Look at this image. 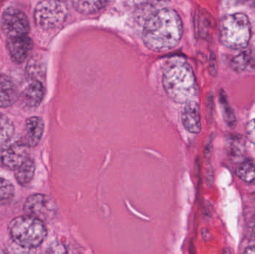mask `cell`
I'll return each instance as SVG.
<instances>
[{
	"mask_svg": "<svg viewBox=\"0 0 255 254\" xmlns=\"http://www.w3.org/2000/svg\"><path fill=\"white\" fill-rule=\"evenodd\" d=\"M19 98V92L13 81L0 73V108L13 105Z\"/></svg>",
	"mask_w": 255,
	"mask_h": 254,
	"instance_id": "obj_13",
	"label": "cell"
},
{
	"mask_svg": "<svg viewBox=\"0 0 255 254\" xmlns=\"http://www.w3.org/2000/svg\"><path fill=\"white\" fill-rule=\"evenodd\" d=\"M44 122L39 116H31L27 119L24 128L23 139L21 141L28 148L37 146L44 132Z\"/></svg>",
	"mask_w": 255,
	"mask_h": 254,
	"instance_id": "obj_10",
	"label": "cell"
},
{
	"mask_svg": "<svg viewBox=\"0 0 255 254\" xmlns=\"http://www.w3.org/2000/svg\"><path fill=\"white\" fill-rule=\"evenodd\" d=\"M44 254H68V252L63 243L54 242L49 245V247L45 251Z\"/></svg>",
	"mask_w": 255,
	"mask_h": 254,
	"instance_id": "obj_22",
	"label": "cell"
},
{
	"mask_svg": "<svg viewBox=\"0 0 255 254\" xmlns=\"http://www.w3.org/2000/svg\"><path fill=\"white\" fill-rule=\"evenodd\" d=\"M14 193L13 185L9 180L0 177V205L11 200Z\"/></svg>",
	"mask_w": 255,
	"mask_h": 254,
	"instance_id": "obj_19",
	"label": "cell"
},
{
	"mask_svg": "<svg viewBox=\"0 0 255 254\" xmlns=\"http://www.w3.org/2000/svg\"><path fill=\"white\" fill-rule=\"evenodd\" d=\"M236 174L244 183L255 184V163L252 161L241 163L237 168Z\"/></svg>",
	"mask_w": 255,
	"mask_h": 254,
	"instance_id": "obj_17",
	"label": "cell"
},
{
	"mask_svg": "<svg viewBox=\"0 0 255 254\" xmlns=\"http://www.w3.org/2000/svg\"><path fill=\"white\" fill-rule=\"evenodd\" d=\"M67 7L64 2L58 1H39L34 8V21L43 30L58 28L65 21Z\"/></svg>",
	"mask_w": 255,
	"mask_h": 254,
	"instance_id": "obj_5",
	"label": "cell"
},
{
	"mask_svg": "<svg viewBox=\"0 0 255 254\" xmlns=\"http://www.w3.org/2000/svg\"><path fill=\"white\" fill-rule=\"evenodd\" d=\"M243 254H255V246L247 247Z\"/></svg>",
	"mask_w": 255,
	"mask_h": 254,
	"instance_id": "obj_25",
	"label": "cell"
},
{
	"mask_svg": "<svg viewBox=\"0 0 255 254\" xmlns=\"http://www.w3.org/2000/svg\"><path fill=\"white\" fill-rule=\"evenodd\" d=\"M181 121L184 128L192 134H198L202 128L201 114L199 106L195 101L186 104L182 113Z\"/></svg>",
	"mask_w": 255,
	"mask_h": 254,
	"instance_id": "obj_11",
	"label": "cell"
},
{
	"mask_svg": "<svg viewBox=\"0 0 255 254\" xmlns=\"http://www.w3.org/2000/svg\"><path fill=\"white\" fill-rule=\"evenodd\" d=\"M231 66L238 73L253 70L255 68V53L253 49H244L241 53L234 57Z\"/></svg>",
	"mask_w": 255,
	"mask_h": 254,
	"instance_id": "obj_14",
	"label": "cell"
},
{
	"mask_svg": "<svg viewBox=\"0 0 255 254\" xmlns=\"http://www.w3.org/2000/svg\"><path fill=\"white\" fill-rule=\"evenodd\" d=\"M247 236L249 240L255 242V215L250 219L247 228Z\"/></svg>",
	"mask_w": 255,
	"mask_h": 254,
	"instance_id": "obj_24",
	"label": "cell"
},
{
	"mask_svg": "<svg viewBox=\"0 0 255 254\" xmlns=\"http://www.w3.org/2000/svg\"><path fill=\"white\" fill-rule=\"evenodd\" d=\"M220 102L221 103L222 107H223V116H224L225 120L227 122L229 126H230L231 128H235L237 124L236 117L234 114L233 110L228 102L227 98L223 94V91H221V93L220 95Z\"/></svg>",
	"mask_w": 255,
	"mask_h": 254,
	"instance_id": "obj_20",
	"label": "cell"
},
{
	"mask_svg": "<svg viewBox=\"0 0 255 254\" xmlns=\"http://www.w3.org/2000/svg\"><path fill=\"white\" fill-rule=\"evenodd\" d=\"M162 80L165 92L171 100L180 104L193 101L197 85L194 73L187 62L176 60L168 64Z\"/></svg>",
	"mask_w": 255,
	"mask_h": 254,
	"instance_id": "obj_2",
	"label": "cell"
},
{
	"mask_svg": "<svg viewBox=\"0 0 255 254\" xmlns=\"http://www.w3.org/2000/svg\"><path fill=\"white\" fill-rule=\"evenodd\" d=\"M0 254H6L5 252L3 249H1V248H0Z\"/></svg>",
	"mask_w": 255,
	"mask_h": 254,
	"instance_id": "obj_27",
	"label": "cell"
},
{
	"mask_svg": "<svg viewBox=\"0 0 255 254\" xmlns=\"http://www.w3.org/2000/svg\"><path fill=\"white\" fill-rule=\"evenodd\" d=\"M72 4L77 11L83 14L97 13L106 7L108 1H73Z\"/></svg>",
	"mask_w": 255,
	"mask_h": 254,
	"instance_id": "obj_16",
	"label": "cell"
},
{
	"mask_svg": "<svg viewBox=\"0 0 255 254\" xmlns=\"http://www.w3.org/2000/svg\"><path fill=\"white\" fill-rule=\"evenodd\" d=\"M182 35V21L178 13L173 9L162 8L145 21L142 40L150 50L165 52L178 46Z\"/></svg>",
	"mask_w": 255,
	"mask_h": 254,
	"instance_id": "obj_1",
	"label": "cell"
},
{
	"mask_svg": "<svg viewBox=\"0 0 255 254\" xmlns=\"http://www.w3.org/2000/svg\"><path fill=\"white\" fill-rule=\"evenodd\" d=\"M1 26L6 39L25 37L29 34L28 16L16 7H10L4 10L1 16Z\"/></svg>",
	"mask_w": 255,
	"mask_h": 254,
	"instance_id": "obj_7",
	"label": "cell"
},
{
	"mask_svg": "<svg viewBox=\"0 0 255 254\" xmlns=\"http://www.w3.org/2000/svg\"><path fill=\"white\" fill-rule=\"evenodd\" d=\"M6 47L12 61L22 64L32 50L33 42L29 36L6 39Z\"/></svg>",
	"mask_w": 255,
	"mask_h": 254,
	"instance_id": "obj_9",
	"label": "cell"
},
{
	"mask_svg": "<svg viewBox=\"0 0 255 254\" xmlns=\"http://www.w3.org/2000/svg\"><path fill=\"white\" fill-rule=\"evenodd\" d=\"M251 23L244 13L227 15L220 22V42L229 49H246L251 38Z\"/></svg>",
	"mask_w": 255,
	"mask_h": 254,
	"instance_id": "obj_4",
	"label": "cell"
},
{
	"mask_svg": "<svg viewBox=\"0 0 255 254\" xmlns=\"http://www.w3.org/2000/svg\"><path fill=\"white\" fill-rule=\"evenodd\" d=\"M25 215L44 222L55 219L58 213L56 203L44 194H33L25 200L23 204Z\"/></svg>",
	"mask_w": 255,
	"mask_h": 254,
	"instance_id": "obj_6",
	"label": "cell"
},
{
	"mask_svg": "<svg viewBox=\"0 0 255 254\" xmlns=\"http://www.w3.org/2000/svg\"><path fill=\"white\" fill-rule=\"evenodd\" d=\"M8 233L10 240L16 244L29 249H38L46 240L47 229L41 221L25 215L10 221Z\"/></svg>",
	"mask_w": 255,
	"mask_h": 254,
	"instance_id": "obj_3",
	"label": "cell"
},
{
	"mask_svg": "<svg viewBox=\"0 0 255 254\" xmlns=\"http://www.w3.org/2000/svg\"><path fill=\"white\" fill-rule=\"evenodd\" d=\"M246 135L249 141L255 146V119L247 123L246 126Z\"/></svg>",
	"mask_w": 255,
	"mask_h": 254,
	"instance_id": "obj_23",
	"label": "cell"
},
{
	"mask_svg": "<svg viewBox=\"0 0 255 254\" xmlns=\"http://www.w3.org/2000/svg\"><path fill=\"white\" fill-rule=\"evenodd\" d=\"M223 254H231L230 251H229V249H225Z\"/></svg>",
	"mask_w": 255,
	"mask_h": 254,
	"instance_id": "obj_26",
	"label": "cell"
},
{
	"mask_svg": "<svg viewBox=\"0 0 255 254\" xmlns=\"http://www.w3.org/2000/svg\"><path fill=\"white\" fill-rule=\"evenodd\" d=\"M4 252L6 254H40L38 249L22 247L13 243L11 240L6 245Z\"/></svg>",
	"mask_w": 255,
	"mask_h": 254,
	"instance_id": "obj_21",
	"label": "cell"
},
{
	"mask_svg": "<svg viewBox=\"0 0 255 254\" xmlns=\"http://www.w3.org/2000/svg\"><path fill=\"white\" fill-rule=\"evenodd\" d=\"M28 149L21 140L0 146V166L15 171L30 158Z\"/></svg>",
	"mask_w": 255,
	"mask_h": 254,
	"instance_id": "obj_8",
	"label": "cell"
},
{
	"mask_svg": "<svg viewBox=\"0 0 255 254\" xmlns=\"http://www.w3.org/2000/svg\"><path fill=\"white\" fill-rule=\"evenodd\" d=\"M45 89L40 80H32L21 94V101L25 107L37 108L44 98Z\"/></svg>",
	"mask_w": 255,
	"mask_h": 254,
	"instance_id": "obj_12",
	"label": "cell"
},
{
	"mask_svg": "<svg viewBox=\"0 0 255 254\" xmlns=\"http://www.w3.org/2000/svg\"><path fill=\"white\" fill-rule=\"evenodd\" d=\"M14 131V125L11 120L0 113V146L10 142Z\"/></svg>",
	"mask_w": 255,
	"mask_h": 254,
	"instance_id": "obj_18",
	"label": "cell"
},
{
	"mask_svg": "<svg viewBox=\"0 0 255 254\" xmlns=\"http://www.w3.org/2000/svg\"><path fill=\"white\" fill-rule=\"evenodd\" d=\"M35 172L34 160L28 158L17 169L15 170V178L19 185L26 186L31 183Z\"/></svg>",
	"mask_w": 255,
	"mask_h": 254,
	"instance_id": "obj_15",
	"label": "cell"
}]
</instances>
